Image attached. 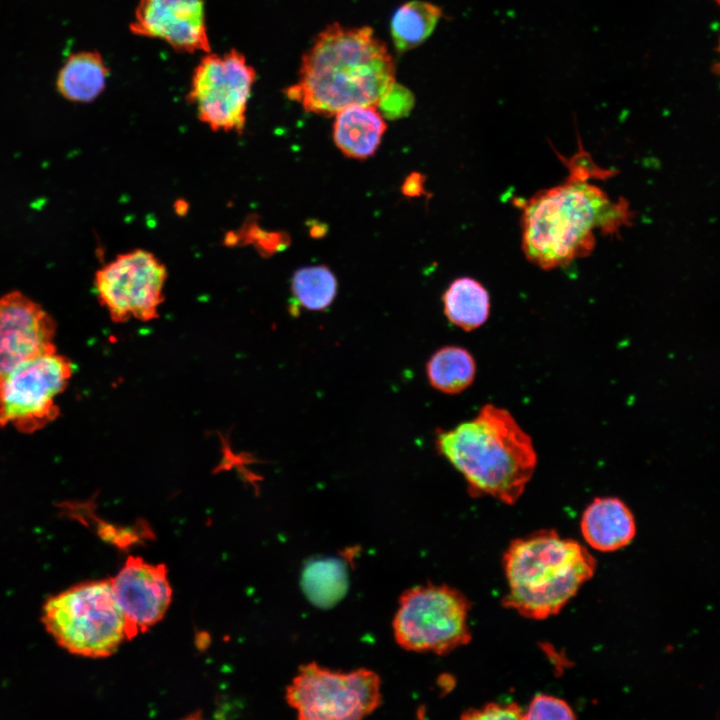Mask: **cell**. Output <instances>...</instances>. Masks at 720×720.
Returning a JSON list of instances; mask_svg holds the SVG:
<instances>
[{
    "label": "cell",
    "mask_w": 720,
    "mask_h": 720,
    "mask_svg": "<svg viewBox=\"0 0 720 720\" xmlns=\"http://www.w3.org/2000/svg\"><path fill=\"white\" fill-rule=\"evenodd\" d=\"M403 193L408 196H418L423 192V177L414 173L407 177L403 185Z\"/></svg>",
    "instance_id": "25"
},
{
    "label": "cell",
    "mask_w": 720,
    "mask_h": 720,
    "mask_svg": "<svg viewBox=\"0 0 720 720\" xmlns=\"http://www.w3.org/2000/svg\"><path fill=\"white\" fill-rule=\"evenodd\" d=\"M581 532L595 550L611 552L628 545L636 533L634 516L616 497H597L584 510Z\"/></svg>",
    "instance_id": "14"
},
{
    "label": "cell",
    "mask_w": 720,
    "mask_h": 720,
    "mask_svg": "<svg viewBox=\"0 0 720 720\" xmlns=\"http://www.w3.org/2000/svg\"><path fill=\"white\" fill-rule=\"evenodd\" d=\"M41 620L61 647L79 656L108 657L127 640L109 579L81 583L50 597Z\"/></svg>",
    "instance_id": "5"
},
{
    "label": "cell",
    "mask_w": 720,
    "mask_h": 720,
    "mask_svg": "<svg viewBox=\"0 0 720 720\" xmlns=\"http://www.w3.org/2000/svg\"><path fill=\"white\" fill-rule=\"evenodd\" d=\"M109 580L124 619L127 640L148 631L163 619L172 600L164 564H152L141 557L129 556L120 571Z\"/></svg>",
    "instance_id": "11"
},
{
    "label": "cell",
    "mask_w": 720,
    "mask_h": 720,
    "mask_svg": "<svg viewBox=\"0 0 720 720\" xmlns=\"http://www.w3.org/2000/svg\"><path fill=\"white\" fill-rule=\"evenodd\" d=\"M447 319L464 331L482 326L489 317L490 298L485 287L470 277L454 280L443 295Z\"/></svg>",
    "instance_id": "17"
},
{
    "label": "cell",
    "mask_w": 720,
    "mask_h": 720,
    "mask_svg": "<svg viewBox=\"0 0 720 720\" xmlns=\"http://www.w3.org/2000/svg\"><path fill=\"white\" fill-rule=\"evenodd\" d=\"M286 700L299 719H362L382 703L381 679L368 668L335 671L311 662L300 666Z\"/></svg>",
    "instance_id": "7"
},
{
    "label": "cell",
    "mask_w": 720,
    "mask_h": 720,
    "mask_svg": "<svg viewBox=\"0 0 720 720\" xmlns=\"http://www.w3.org/2000/svg\"><path fill=\"white\" fill-rule=\"evenodd\" d=\"M74 366L57 351L39 355L0 379V427L33 433L60 413L56 398L68 385Z\"/></svg>",
    "instance_id": "8"
},
{
    "label": "cell",
    "mask_w": 720,
    "mask_h": 720,
    "mask_svg": "<svg viewBox=\"0 0 720 720\" xmlns=\"http://www.w3.org/2000/svg\"><path fill=\"white\" fill-rule=\"evenodd\" d=\"M442 16L439 6L423 0L402 4L391 19V37L398 51L411 50L423 43L434 31Z\"/></svg>",
    "instance_id": "19"
},
{
    "label": "cell",
    "mask_w": 720,
    "mask_h": 720,
    "mask_svg": "<svg viewBox=\"0 0 720 720\" xmlns=\"http://www.w3.org/2000/svg\"><path fill=\"white\" fill-rule=\"evenodd\" d=\"M130 30L178 51L210 52L203 0H139Z\"/></svg>",
    "instance_id": "13"
},
{
    "label": "cell",
    "mask_w": 720,
    "mask_h": 720,
    "mask_svg": "<svg viewBox=\"0 0 720 720\" xmlns=\"http://www.w3.org/2000/svg\"><path fill=\"white\" fill-rule=\"evenodd\" d=\"M246 232L250 235L248 242L253 243L264 253H274L287 245V237L280 233H272L260 229L258 226H247Z\"/></svg>",
    "instance_id": "24"
},
{
    "label": "cell",
    "mask_w": 720,
    "mask_h": 720,
    "mask_svg": "<svg viewBox=\"0 0 720 720\" xmlns=\"http://www.w3.org/2000/svg\"><path fill=\"white\" fill-rule=\"evenodd\" d=\"M386 44L368 26H326L304 53L286 96L306 112L335 115L354 105L378 107L395 87Z\"/></svg>",
    "instance_id": "1"
},
{
    "label": "cell",
    "mask_w": 720,
    "mask_h": 720,
    "mask_svg": "<svg viewBox=\"0 0 720 720\" xmlns=\"http://www.w3.org/2000/svg\"><path fill=\"white\" fill-rule=\"evenodd\" d=\"M429 384L445 394L454 395L466 390L474 381L476 362L465 348L447 345L436 350L426 364Z\"/></svg>",
    "instance_id": "18"
},
{
    "label": "cell",
    "mask_w": 720,
    "mask_h": 720,
    "mask_svg": "<svg viewBox=\"0 0 720 720\" xmlns=\"http://www.w3.org/2000/svg\"><path fill=\"white\" fill-rule=\"evenodd\" d=\"M575 717L573 709L566 701L547 694L535 695L523 714V719L571 720Z\"/></svg>",
    "instance_id": "22"
},
{
    "label": "cell",
    "mask_w": 720,
    "mask_h": 720,
    "mask_svg": "<svg viewBox=\"0 0 720 720\" xmlns=\"http://www.w3.org/2000/svg\"><path fill=\"white\" fill-rule=\"evenodd\" d=\"M503 568L508 586L503 606L541 620L559 613L593 577L596 561L579 542L542 529L513 540Z\"/></svg>",
    "instance_id": "4"
},
{
    "label": "cell",
    "mask_w": 720,
    "mask_h": 720,
    "mask_svg": "<svg viewBox=\"0 0 720 720\" xmlns=\"http://www.w3.org/2000/svg\"><path fill=\"white\" fill-rule=\"evenodd\" d=\"M301 584L307 598L318 607H329L346 591L344 565L335 559L311 561L303 570Z\"/></svg>",
    "instance_id": "20"
},
{
    "label": "cell",
    "mask_w": 720,
    "mask_h": 720,
    "mask_svg": "<svg viewBox=\"0 0 720 720\" xmlns=\"http://www.w3.org/2000/svg\"><path fill=\"white\" fill-rule=\"evenodd\" d=\"M471 607L463 592L446 584L409 588L392 621L395 641L407 651L448 654L471 641Z\"/></svg>",
    "instance_id": "6"
},
{
    "label": "cell",
    "mask_w": 720,
    "mask_h": 720,
    "mask_svg": "<svg viewBox=\"0 0 720 720\" xmlns=\"http://www.w3.org/2000/svg\"><path fill=\"white\" fill-rule=\"evenodd\" d=\"M524 710L514 702H489L480 708H470L463 711L461 718L472 719H523Z\"/></svg>",
    "instance_id": "23"
},
{
    "label": "cell",
    "mask_w": 720,
    "mask_h": 720,
    "mask_svg": "<svg viewBox=\"0 0 720 720\" xmlns=\"http://www.w3.org/2000/svg\"><path fill=\"white\" fill-rule=\"evenodd\" d=\"M255 81V69L240 52H208L194 69L188 99L212 130L241 134Z\"/></svg>",
    "instance_id": "9"
},
{
    "label": "cell",
    "mask_w": 720,
    "mask_h": 720,
    "mask_svg": "<svg viewBox=\"0 0 720 720\" xmlns=\"http://www.w3.org/2000/svg\"><path fill=\"white\" fill-rule=\"evenodd\" d=\"M108 69L101 55L82 51L71 55L59 71L57 88L73 102H90L104 89Z\"/></svg>",
    "instance_id": "16"
},
{
    "label": "cell",
    "mask_w": 720,
    "mask_h": 720,
    "mask_svg": "<svg viewBox=\"0 0 720 720\" xmlns=\"http://www.w3.org/2000/svg\"><path fill=\"white\" fill-rule=\"evenodd\" d=\"M167 268L153 253L134 249L117 255L95 274V290L112 321H150L164 301Z\"/></svg>",
    "instance_id": "10"
},
{
    "label": "cell",
    "mask_w": 720,
    "mask_h": 720,
    "mask_svg": "<svg viewBox=\"0 0 720 720\" xmlns=\"http://www.w3.org/2000/svg\"><path fill=\"white\" fill-rule=\"evenodd\" d=\"M386 130L378 107L354 105L335 114L333 139L347 157L364 160L376 152Z\"/></svg>",
    "instance_id": "15"
},
{
    "label": "cell",
    "mask_w": 720,
    "mask_h": 720,
    "mask_svg": "<svg viewBox=\"0 0 720 720\" xmlns=\"http://www.w3.org/2000/svg\"><path fill=\"white\" fill-rule=\"evenodd\" d=\"M56 324L41 305L19 291L0 297V379L18 365L56 351Z\"/></svg>",
    "instance_id": "12"
},
{
    "label": "cell",
    "mask_w": 720,
    "mask_h": 720,
    "mask_svg": "<svg viewBox=\"0 0 720 720\" xmlns=\"http://www.w3.org/2000/svg\"><path fill=\"white\" fill-rule=\"evenodd\" d=\"M291 292L297 305L309 311H322L336 297L337 280L326 266L303 267L293 275Z\"/></svg>",
    "instance_id": "21"
},
{
    "label": "cell",
    "mask_w": 720,
    "mask_h": 720,
    "mask_svg": "<svg viewBox=\"0 0 720 720\" xmlns=\"http://www.w3.org/2000/svg\"><path fill=\"white\" fill-rule=\"evenodd\" d=\"M434 445L464 477L472 497L508 505L523 494L537 464L531 437L508 410L493 404L452 429H439Z\"/></svg>",
    "instance_id": "2"
},
{
    "label": "cell",
    "mask_w": 720,
    "mask_h": 720,
    "mask_svg": "<svg viewBox=\"0 0 720 720\" xmlns=\"http://www.w3.org/2000/svg\"><path fill=\"white\" fill-rule=\"evenodd\" d=\"M626 211L598 187L570 179L526 203L521 220L523 251L544 269L568 264L591 251L597 228L615 229L626 218Z\"/></svg>",
    "instance_id": "3"
}]
</instances>
